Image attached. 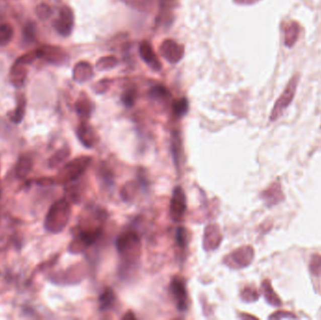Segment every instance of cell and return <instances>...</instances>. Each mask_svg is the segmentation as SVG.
Returning a JSON list of instances; mask_svg holds the SVG:
<instances>
[{"label": "cell", "instance_id": "6da1fadb", "mask_svg": "<svg viewBox=\"0 0 321 320\" xmlns=\"http://www.w3.org/2000/svg\"><path fill=\"white\" fill-rule=\"evenodd\" d=\"M116 248L122 261V273L132 272L141 253V241L137 232L126 230L119 234L116 239Z\"/></svg>", "mask_w": 321, "mask_h": 320}, {"label": "cell", "instance_id": "7a4b0ae2", "mask_svg": "<svg viewBox=\"0 0 321 320\" xmlns=\"http://www.w3.org/2000/svg\"><path fill=\"white\" fill-rule=\"evenodd\" d=\"M70 218V201L64 197L51 206L44 220V227L50 233L58 234L65 229Z\"/></svg>", "mask_w": 321, "mask_h": 320}, {"label": "cell", "instance_id": "3957f363", "mask_svg": "<svg viewBox=\"0 0 321 320\" xmlns=\"http://www.w3.org/2000/svg\"><path fill=\"white\" fill-rule=\"evenodd\" d=\"M91 162L92 158L87 156L78 157L74 160L70 161L60 169L56 177V181L66 185L76 181L84 174L88 167L91 166Z\"/></svg>", "mask_w": 321, "mask_h": 320}, {"label": "cell", "instance_id": "277c9868", "mask_svg": "<svg viewBox=\"0 0 321 320\" xmlns=\"http://www.w3.org/2000/svg\"><path fill=\"white\" fill-rule=\"evenodd\" d=\"M299 81H300V74L295 73L286 85L285 91H283V93L281 94V96L278 98V100L276 101L275 105L273 106V109L270 117L272 121H275L280 119L283 116L284 112L286 111V108L292 103L297 91Z\"/></svg>", "mask_w": 321, "mask_h": 320}, {"label": "cell", "instance_id": "5b68a950", "mask_svg": "<svg viewBox=\"0 0 321 320\" xmlns=\"http://www.w3.org/2000/svg\"><path fill=\"white\" fill-rule=\"evenodd\" d=\"M187 209L186 195L181 186L173 190L172 197L169 205V215L175 223L182 222Z\"/></svg>", "mask_w": 321, "mask_h": 320}, {"label": "cell", "instance_id": "8992f818", "mask_svg": "<svg viewBox=\"0 0 321 320\" xmlns=\"http://www.w3.org/2000/svg\"><path fill=\"white\" fill-rule=\"evenodd\" d=\"M255 251L252 246H242L224 258V263L233 269L246 268L253 262Z\"/></svg>", "mask_w": 321, "mask_h": 320}, {"label": "cell", "instance_id": "52a82bcc", "mask_svg": "<svg viewBox=\"0 0 321 320\" xmlns=\"http://www.w3.org/2000/svg\"><path fill=\"white\" fill-rule=\"evenodd\" d=\"M170 291L179 311L185 312L189 307V295L184 279L175 276L170 283Z\"/></svg>", "mask_w": 321, "mask_h": 320}, {"label": "cell", "instance_id": "ba28073f", "mask_svg": "<svg viewBox=\"0 0 321 320\" xmlns=\"http://www.w3.org/2000/svg\"><path fill=\"white\" fill-rule=\"evenodd\" d=\"M261 199L264 201L266 206L272 208L275 205H278L285 200V195L281 187V183L275 181L272 183L268 188L261 193Z\"/></svg>", "mask_w": 321, "mask_h": 320}, {"label": "cell", "instance_id": "9c48e42d", "mask_svg": "<svg viewBox=\"0 0 321 320\" xmlns=\"http://www.w3.org/2000/svg\"><path fill=\"white\" fill-rule=\"evenodd\" d=\"M222 242V235L217 224H210L206 227L203 238V246L205 251L215 250Z\"/></svg>", "mask_w": 321, "mask_h": 320}, {"label": "cell", "instance_id": "30bf717a", "mask_svg": "<svg viewBox=\"0 0 321 320\" xmlns=\"http://www.w3.org/2000/svg\"><path fill=\"white\" fill-rule=\"evenodd\" d=\"M76 134L79 141L87 148H92L98 143V134L87 122H83L79 125L77 129Z\"/></svg>", "mask_w": 321, "mask_h": 320}, {"label": "cell", "instance_id": "8fae6325", "mask_svg": "<svg viewBox=\"0 0 321 320\" xmlns=\"http://www.w3.org/2000/svg\"><path fill=\"white\" fill-rule=\"evenodd\" d=\"M56 30L62 36H69L73 28V14L70 8L61 9L59 17L56 21Z\"/></svg>", "mask_w": 321, "mask_h": 320}, {"label": "cell", "instance_id": "7c38bea8", "mask_svg": "<svg viewBox=\"0 0 321 320\" xmlns=\"http://www.w3.org/2000/svg\"><path fill=\"white\" fill-rule=\"evenodd\" d=\"M284 43L287 48H291L296 44L300 36V25L296 21H290L284 24Z\"/></svg>", "mask_w": 321, "mask_h": 320}, {"label": "cell", "instance_id": "4fadbf2b", "mask_svg": "<svg viewBox=\"0 0 321 320\" xmlns=\"http://www.w3.org/2000/svg\"><path fill=\"white\" fill-rule=\"evenodd\" d=\"M171 152H172V156H173L175 167H177L178 171H180L183 149H182V137L178 132H173L172 136H171Z\"/></svg>", "mask_w": 321, "mask_h": 320}, {"label": "cell", "instance_id": "5bb4252c", "mask_svg": "<svg viewBox=\"0 0 321 320\" xmlns=\"http://www.w3.org/2000/svg\"><path fill=\"white\" fill-rule=\"evenodd\" d=\"M163 56H165L167 59L170 60V62H178L182 56V50L177 43H175L173 41H167L164 42L163 46Z\"/></svg>", "mask_w": 321, "mask_h": 320}, {"label": "cell", "instance_id": "9a60e30c", "mask_svg": "<svg viewBox=\"0 0 321 320\" xmlns=\"http://www.w3.org/2000/svg\"><path fill=\"white\" fill-rule=\"evenodd\" d=\"M33 166V161L30 155L24 154L17 161L15 166V175L18 179H25L30 173Z\"/></svg>", "mask_w": 321, "mask_h": 320}, {"label": "cell", "instance_id": "2e32d148", "mask_svg": "<svg viewBox=\"0 0 321 320\" xmlns=\"http://www.w3.org/2000/svg\"><path fill=\"white\" fill-rule=\"evenodd\" d=\"M261 288H262V293L265 297V299L269 304L274 307H279L282 305L283 302L280 299L279 296L274 291V289L272 287V282L270 280H268V279L264 280L262 282Z\"/></svg>", "mask_w": 321, "mask_h": 320}, {"label": "cell", "instance_id": "e0dca14e", "mask_svg": "<svg viewBox=\"0 0 321 320\" xmlns=\"http://www.w3.org/2000/svg\"><path fill=\"white\" fill-rule=\"evenodd\" d=\"M140 55L142 56V58L145 60V62H147L150 67H152L155 70L160 69V62H159L156 55L154 54L153 50L148 42H143L140 45Z\"/></svg>", "mask_w": 321, "mask_h": 320}, {"label": "cell", "instance_id": "ac0fdd59", "mask_svg": "<svg viewBox=\"0 0 321 320\" xmlns=\"http://www.w3.org/2000/svg\"><path fill=\"white\" fill-rule=\"evenodd\" d=\"M27 65H24L21 63L16 62L14 63V67L11 70V80H12V83L14 84L15 87L19 88L22 87L23 84L25 82L26 78H27V74H28V70L26 68Z\"/></svg>", "mask_w": 321, "mask_h": 320}, {"label": "cell", "instance_id": "d6986e66", "mask_svg": "<svg viewBox=\"0 0 321 320\" xmlns=\"http://www.w3.org/2000/svg\"><path fill=\"white\" fill-rule=\"evenodd\" d=\"M116 295L110 287H106L99 297V309L102 312L110 310L115 305Z\"/></svg>", "mask_w": 321, "mask_h": 320}, {"label": "cell", "instance_id": "ffe728a7", "mask_svg": "<svg viewBox=\"0 0 321 320\" xmlns=\"http://www.w3.org/2000/svg\"><path fill=\"white\" fill-rule=\"evenodd\" d=\"M70 148L68 146H65V147L58 149L48 161L49 167L51 168H56V167H59L60 165H62L63 163H65L67 161L70 156Z\"/></svg>", "mask_w": 321, "mask_h": 320}, {"label": "cell", "instance_id": "44dd1931", "mask_svg": "<svg viewBox=\"0 0 321 320\" xmlns=\"http://www.w3.org/2000/svg\"><path fill=\"white\" fill-rule=\"evenodd\" d=\"M176 244L182 252H185L188 247L190 237L187 229L184 226H179L176 230Z\"/></svg>", "mask_w": 321, "mask_h": 320}, {"label": "cell", "instance_id": "7402d4cb", "mask_svg": "<svg viewBox=\"0 0 321 320\" xmlns=\"http://www.w3.org/2000/svg\"><path fill=\"white\" fill-rule=\"evenodd\" d=\"M138 182L135 181H129L128 183H126L123 186V188L121 189L120 195L121 198L124 201H131L134 198V196L137 193V189H138Z\"/></svg>", "mask_w": 321, "mask_h": 320}, {"label": "cell", "instance_id": "603a6c76", "mask_svg": "<svg viewBox=\"0 0 321 320\" xmlns=\"http://www.w3.org/2000/svg\"><path fill=\"white\" fill-rule=\"evenodd\" d=\"M259 290L254 285H247L242 290L240 298L245 302H255L259 299Z\"/></svg>", "mask_w": 321, "mask_h": 320}, {"label": "cell", "instance_id": "cb8c5ba5", "mask_svg": "<svg viewBox=\"0 0 321 320\" xmlns=\"http://www.w3.org/2000/svg\"><path fill=\"white\" fill-rule=\"evenodd\" d=\"M91 67L87 63H79L77 64L73 70V77L77 81H84L91 77Z\"/></svg>", "mask_w": 321, "mask_h": 320}, {"label": "cell", "instance_id": "d4e9b609", "mask_svg": "<svg viewBox=\"0 0 321 320\" xmlns=\"http://www.w3.org/2000/svg\"><path fill=\"white\" fill-rule=\"evenodd\" d=\"M14 37V28L9 24L0 26V46H5Z\"/></svg>", "mask_w": 321, "mask_h": 320}, {"label": "cell", "instance_id": "484cf974", "mask_svg": "<svg viewBox=\"0 0 321 320\" xmlns=\"http://www.w3.org/2000/svg\"><path fill=\"white\" fill-rule=\"evenodd\" d=\"M309 271L310 273L316 278L321 277V255L314 254L309 262Z\"/></svg>", "mask_w": 321, "mask_h": 320}, {"label": "cell", "instance_id": "4316f807", "mask_svg": "<svg viewBox=\"0 0 321 320\" xmlns=\"http://www.w3.org/2000/svg\"><path fill=\"white\" fill-rule=\"evenodd\" d=\"M92 105L89 101H80L76 104V111L81 119H89L92 113Z\"/></svg>", "mask_w": 321, "mask_h": 320}, {"label": "cell", "instance_id": "83f0119b", "mask_svg": "<svg viewBox=\"0 0 321 320\" xmlns=\"http://www.w3.org/2000/svg\"><path fill=\"white\" fill-rule=\"evenodd\" d=\"M188 101L186 99H181L179 101H176L173 105V111L177 118H181L184 116L188 112Z\"/></svg>", "mask_w": 321, "mask_h": 320}, {"label": "cell", "instance_id": "f1b7e54d", "mask_svg": "<svg viewBox=\"0 0 321 320\" xmlns=\"http://www.w3.org/2000/svg\"><path fill=\"white\" fill-rule=\"evenodd\" d=\"M25 112H26V99L24 97H21L19 99L16 110L14 112L13 120L15 123L21 122L22 119H24Z\"/></svg>", "mask_w": 321, "mask_h": 320}, {"label": "cell", "instance_id": "f546056e", "mask_svg": "<svg viewBox=\"0 0 321 320\" xmlns=\"http://www.w3.org/2000/svg\"><path fill=\"white\" fill-rule=\"evenodd\" d=\"M296 319L298 316L288 311H277L269 316V319Z\"/></svg>", "mask_w": 321, "mask_h": 320}, {"label": "cell", "instance_id": "4dcf8cb0", "mask_svg": "<svg viewBox=\"0 0 321 320\" xmlns=\"http://www.w3.org/2000/svg\"><path fill=\"white\" fill-rule=\"evenodd\" d=\"M36 13L38 14L39 18L42 20L47 19L51 14V9L46 4H41L36 9Z\"/></svg>", "mask_w": 321, "mask_h": 320}, {"label": "cell", "instance_id": "1f68e13d", "mask_svg": "<svg viewBox=\"0 0 321 320\" xmlns=\"http://www.w3.org/2000/svg\"><path fill=\"white\" fill-rule=\"evenodd\" d=\"M100 176L102 177L103 181H105L106 184H108L109 186H112V184L114 182V178H113L111 171L107 167H102L100 169Z\"/></svg>", "mask_w": 321, "mask_h": 320}, {"label": "cell", "instance_id": "d6a6232c", "mask_svg": "<svg viewBox=\"0 0 321 320\" xmlns=\"http://www.w3.org/2000/svg\"><path fill=\"white\" fill-rule=\"evenodd\" d=\"M150 95H151V97L155 98V99L156 98L163 99V98L168 97L169 95V92L167 89H165L163 87H156L150 91Z\"/></svg>", "mask_w": 321, "mask_h": 320}, {"label": "cell", "instance_id": "836d02e7", "mask_svg": "<svg viewBox=\"0 0 321 320\" xmlns=\"http://www.w3.org/2000/svg\"><path fill=\"white\" fill-rule=\"evenodd\" d=\"M134 101H135V92L133 91H128L122 96V102L128 107L133 106Z\"/></svg>", "mask_w": 321, "mask_h": 320}, {"label": "cell", "instance_id": "e575fe53", "mask_svg": "<svg viewBox=\"0 0 321 320\" xmlns=\"http://www.w3.org/2000/svg\"><path fill=\"white\" fill-rule=\"evenodd\" d=\"M35 35V28L31 24H28V26L24 29L25 39L28 41H34Z\"/></svg>", "mask_w": 321, "mask_h": 320}, {"label": "cell", "instance_id": "d590c367", "mask_svg": "<svg viewBox=\"0 0 321 320\" xmlns=\"http://www.w3.org/2000/svg\"><path fill=\"white\" fill-rule=\"evenodd\" d=\"M122 319H136L133 312H128L125 315L122 317Z\"/></svg>", "mask_w": 321, "mask_h": 320}, {"label": "cell", "instance_id": "8d00e7d4", "mask_svg": "<svg viewBox=\"0 0 321 320\" xmlns=\"http://www.w3.org/2000/svg\"><path fill=\"white\" fill-rule=\"evenodd\" d=\"M238 1H240L242 3H245V4H251V3L257 2L259 0H238Z\"/></svg>", "mask_w": 321, "mask_h": 320}]
</instances>
